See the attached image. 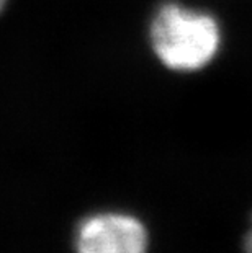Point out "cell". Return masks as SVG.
Segmentation results:
<instances>
[{
    "mask_svg": "<svg viewBox=\"0 0 252 253\" xmlns=\"http://www.w3.org/2000/svg\"><path fill=\"white\" fill-rule=\"evenodd\" d=\"M77 253H146L148 232L130 214L101 212L84 219L76 234Z\"/></svg>",
    "mask_w": 252,
    "mask_h": 253,
    "instance_id": "cell-2",
    "label": "cell"
},
{
    "mask_svg": "<svg viewBox=\"0 0 252 253\" xmlns=\"http://www.w3.org/2000/svg\"><path fill=\"white\" fill-rule=\"evenodd\" d=\"M5 3H7V0H0V12H2V10H3Z\"/></svg>",
    "mask_w": 252,
    "mask_h": 253,
    "instance_id": "cell-4",
    "label": "cell"
},
{
    "mask_svg": "<svg viewBox=\"0 0 252 253\" xmlns=\"http://www.w3.org/2000/svg\"><path fill=\"white\" fill-rule=\"evenodd\" d=\"M244 250H246V253H252V227L244 240Z\"/></svg>",
    "mask_w": 252,
    "mask_h": 253,
    "instance_id": "cell-3",
    "label": "cell"
},
{
    "mask_svg": "<svg viewBox=\"0 0 252 253\" xmlns=\"http://www.w3.org/2000/svg\"><path fill=\"white\" fill-rule=\"evenodd\" d=\"M149 41L162 66L175 72H195L216 57L221 28L210 13L165 2L151 20Z\"/></svg>",
    "mask_w": 252,
    "mask_h": 253,
    "instance_id": "cell-1",
    "label": "cell"
}]
</instances>
